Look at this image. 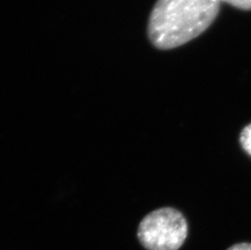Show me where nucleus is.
Returning <instances> with one entry per match:
<instances>
[{
	"label": "nucleus",
	"mask_w": 251,
	"mask_h": 250,
	"mask_svg": "<svg viewBox=\"0 0 251 250\" xmlns=\"http://www.w3.org/2000/svg\"><path fill=\"white\" fill-rule=\"evenodd\" d=\"M219 10L218 0H158L150 17V39L162 50L184 45L212 24Z\"/></svg>",
	"instance_id": "obj_1"
},
{
	"label": "nucleus",
	"mask_w": 251,
	"mask_h": 250,
	"mask_svg": "<svg viewBox=\"0 0 251 250\" xmlns=\"http://www.w3.org/2000/svg\"><path fill=\"white\" fill-rule=\"evenodd\" d=\"M188 225L174 208L154 210L140 223L138 237L147 250H177L187 237Z\"/></svg>",
	"instance_id": "obj_2"
},
{
	"label": "nucleus",
	"mask_w": 251,
	"mask_h": 250,
	"mask_svg": "<svg viewBox=\"0 0 251 250\" xmlns=\"http://www.w3.org/2000/svg\"><path fill=\"white\" fill-rule=\"evenodd\" d=\"M240 142L242 148L251 156V124L242 130L240 136Z\"/></svg>",
	"instance_id": "obj_3"
},
{
	"label": "nucleus",
	"mask_w": 251,
	"mask_h": 250,
	"mask_svg": "<svg viewBox=\"0 0 251 250\" xmlns=\"http://www.w3.org/2000/svg\"><path fill=\"white\" fill-rule=\"evenodd\" d=\"M219 2H227L232 7L242 10H251V0H218Z\"/></svg>",
	"instance_id": "obj_4"
},
{
	"label": "nucleus",
	"mask_w": 251,
	"mask_h": 250,
	"mask_svg": "<svg viewBox=\"0 0 251 250\" xmlns=\"http://www.w3.org/2000/svg\"><path fill=\"white\" fill-rule=\"evenodd\" d=\"M227 250H251V243L236 244L234 246H231Z\"/></svg>",
	"instance_id": "obj_5"
}]
</instances>
